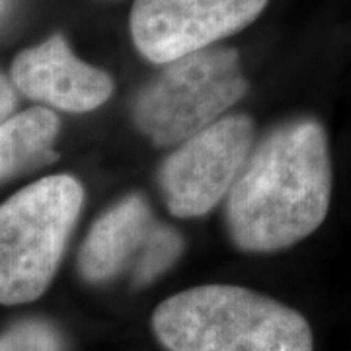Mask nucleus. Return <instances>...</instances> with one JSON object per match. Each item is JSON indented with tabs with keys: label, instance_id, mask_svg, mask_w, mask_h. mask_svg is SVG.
<instances>
[{
	"label": "nucleus",
	"instance_id": "8",
	"mask_svg": "<svg viewBox=\"0 0 351 351\" xmlns=\"http://www.w3.org/2000/svg\"><path fill=\"white\" fill-rule=\"evenodd\" d=\"M12 84L32 100L73 113L100 108L113 92L112 76L76 59L61 34L14 59Z\"/></svg>",
	"mask_w": 351,
	"mask_h": 351
},
{
	"label": "nucleus",
	"instance_id": "1",
	"mask_svg": "<svg viewBox=\"0 0 351 351\" xmlns=\"http://www.w3.org/2000/svg\"><path fill=\"white\" fill-rule=\"evenodd\" d=\"M332 197L324 127L297 119L274 129L248 154L228 191L226 225L246 252H277L311 237Z\"/></svg>",
	"mask_w": 351,
	"mask_h": 351
},
{
	"label": "nucleus",
	"instance_id": "6",
	"mask_svg": "<svg viewBox=\"0 0 351 351\" xmlns=\"http://www.w3.org/2000/svg\"><path fill=\"white\" fill-rule=\"evenodd\" d=\"M182 252V239L172 228L156 225L149 203L129 195L108 209L88 232L78 267L88 281L101 283L123 271L135 283H151Z\"/></svg>",
	"mask_w": 351,
	"mask_h": 351
},
{
	"label": "nucleus",
	"instance_id": "9",
	"mask_svg": "<svg viewBox=\"0 0 351 351\" xmlns=\"http://www.w3.org/2000/svg\"><path fill=\"white\" fill-rule=\"evenodd\" d=\"M57 133L59 117L51 110L34 108L10 115L0 125V182L53 160Z\"/></svg>",
	"mask_w": 351,
	"mask_h": 351
},
{
	"label": "nucleus",
	"instance_id": "5",
	"mask_svg": "<svg viewBox=\"0 0 351 351\" xmlns=\"http://www.w3.org/2000/svg\"><path fill=\"white\" fill-rule=\"evenodd\" d=\"M254 145L246 115H226L184 141L160 168V189L180 219L209 213L230 191Z\"/></svg>",
	"mask_w": 351,
	"mask_h": 351
},
{
	"label": "nucleus",
	"instance_id": "4",
	"mask_svg": "<svg viewBox=\"0 0 351 351\" xmlns=\"http://www.w3.org/2000/svg\"><path fill=\"white\" fill-rule=\"evenodd\" d=\"M239 53L205 47L164 64L162 73L138 92L133 117L156 145H182L213 125L246 94Z\"/></svg>",
	"mask_w": 351,
	"mask_h": 351
},
{
	"label": "nucleus",
	"instance_id": "2",
	"mask_svg": "<svg viewBox=\"0 0 351 351\" xmlns=\"http://www.w3.org/2000/svg\"><path fill=\"white\" fill-rule=\"evenodd\" d=\"M152 328L170 351H313L302 314L234 285H201L154 311Z\"/></svg>",
	"mask_w": 351,
	"mask_h": 351
},
{
	"label": "nucleus",
	"instance_id": "11",
	"mask_svg": "<svg viewBox=\"0 0 351 351\" xmlns=\"http://www.w3.org/2000/svg\"><path fill=\"white\" fill-rule=\"evenodd\" d=\"M14 106H16V92H14V84L0 75V125L10 117Z\"/></svg>",
	"mask_w": 351,
	"mask_h": 351
},
{
	"label": "nucleus",
	"instance_id": "10",
	"mask_svg": "<svg viewBox=\"0 0 351 351\" xmlns=\"http://www.w3.org/2000/svg\"><path fill=\"white\" fill-rule=\"evenodd\" d=\"M0 351H61V339L45 322H24L0 336Z\"/></svg>",
	"mask_w": 351,
	"mask_h": 351
},
{
	"label": "nucleus",
	"instance_id": "3",
	"mask_svg": "<svg viewBox=\"0 0 351 351\" xmlns=\"http://www.w3.org/2000/svg\"><path fill=\"white\" fill-rule=\"evenodd\" d=\"M73 176L43 178L0 205V302L20 304L49 287L82 209Z\"/></svg>",
	"mask_w": 351,
	"mask_h": 351
},
{
	"label": "nucleus",
	"instance_id": "7",
	"mask_svg": "<svg viewBox=\"0 0 351 351\" xmlns=\"http://www.w3.org/2000/svg\"><path fill=\"white\" fill-rule=\"evenodd\" d=\"M267 0H135L131 38L143 57L168 64L252 24Z\"/></svg>",
	"mask_w": 351,
	"mask_h": 351
}]
</instances>
